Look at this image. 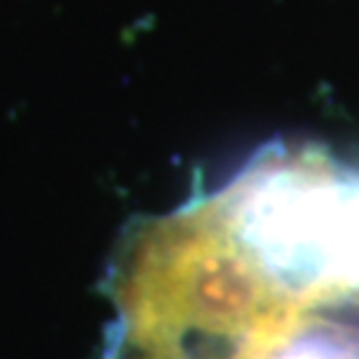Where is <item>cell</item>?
<instances>
[]
</instances>
